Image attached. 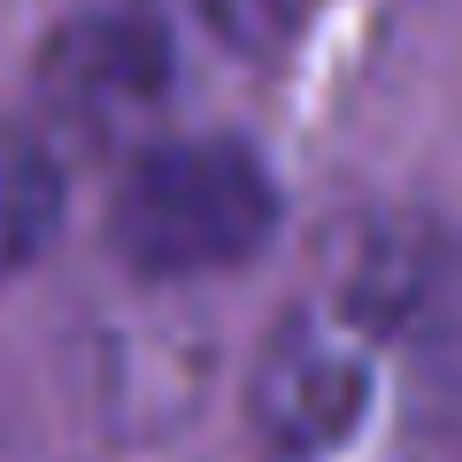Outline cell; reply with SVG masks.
<instances>
[{
	"label": "cell",
	"instance_id": "obj_2",
	"mask_svg": "<svg viewBox=\"0 0 462 462\" xmlns=\"http://www.w3.org/2000/svg\"><path fill=\"white\" fill-rule=\"evenodd\" d=\"M278 224V185L239 139H154L124 162L108 239L139 278L239 270Z\"/></svg>",
	"mask_w": 462,
	"mask_h": 462
},
{
	"label": "cell",
	"instance_id": "obj_1",
	"mask_svg": "<svg viewBox=\"0 0 462 462\" xmlns=\"http://www.w3.org/2000/svg\"><path fill=\"white\" fill-rule=\"evenodd\" d=\"M270 462H439L447 346L401 270H355L278 324L254 378Z\"/></svg>",
	"mask_w": 462,
	"mask_h": 462
},
{
	"label": "cell",
	"instance_id": "obj_3",
	"mask_svg": "<svg viewBox=\"0 0 462 462\" xmlns=\"http://www.w3.org/2000/svg\"><path fill=\"white\" fill-rule=\"evenodd\" d=\"M200 23L193 8L170 0H124L100 8L78 32H62L47 62V100L62 108V124L100 139H147V124L185 93V54H193Z\"/></svg>",
	"mask_w": 462,
	"mask_h": 462
},
{
	"label": "cell",
	"instance_id": "obj_4",
	"mask_svg": "<svg viewBox=\"0 0 462 462\" xmlns=\"http://www.w3.org/2000/svg\"><path fill=\"white\" fill-rule=\"evenodd\" d=\"M54 216H62L54 162L23 139H0V285H16L39 263V247L54 239Z\"/></svg>",
	"mask_w": 462,
	"mask_h": 462
}]
</instances>
